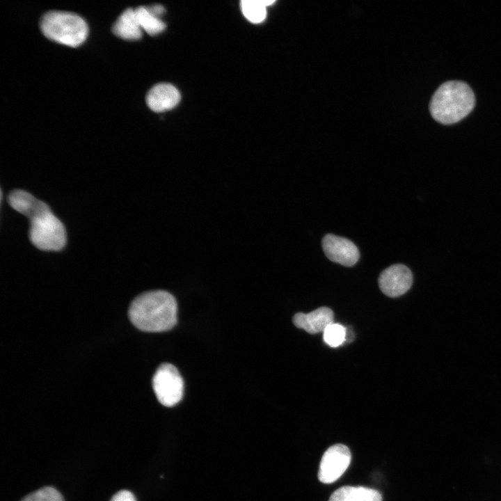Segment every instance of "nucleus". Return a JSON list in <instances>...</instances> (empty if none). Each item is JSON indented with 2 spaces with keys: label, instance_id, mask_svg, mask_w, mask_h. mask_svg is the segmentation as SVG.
I'll list each match as a JSON object with an SVG mask.
<instances>
[{
  "label": "nucleus",
  "instance_id": "obj_1",
  "mask_svg": "<svg viewBox=\"0 0 501 501\" xmlns=\"http://www.w3.org/2000/svg\"><path fill=\"white\" fill-rule=\"evenodd\" d=\"M10 205L29 218V238L43 250H59L66 243V232L62 222L49 206L23 190H14L8 196Z\"/></svg>",
  "mask_w": 501,
  "mask_h": 501
},
{
  "label": "nucleus",
  "instance_id": "obj_2",
  "mask_svg": "<svg viewBox=\"0 0 501 501\" xmlns=\"http://www.w3.org/2000/svg\"><path fill=\"white\" fill-rule=\"evenodd\" d=\"M177 305L175 297L164 290L144 292L131 303L129 320L138 329L145 332H163L177 323Z\"/></svg>",
  "mask_w": 501,
  "mask_h": 501
},
{
  "label": "nucleus",
  "instance_id": "obj_3",
  "mask_svg": "<svg viewBox=\"0 0 501 501\" xmlns=\"http://www.w3.org/2000/svg\"><path fill=\"white\" fill-rule=\"evenodd\" d=\"M475 99L470 87L460 81L440 85L433 95L429 109L438 122L450 125L465 118L473 109Z\"/></svg>",
  "mask_w": 501,
  "mask_h": 501
},
{
  "label": "nucleus",
  "instance_id": "obj_4",
  "mask_svg": "<svg viewBox=\"0 0 501 501\" xmlns=\"http://www.w3.org/2000/svg\"><path fill=\"white\" fill-rule=\"evenodd\" d=\"M40 25L47 38L72 47L82 44L88 32L84 19L70 12L49 11L42 17Z\"/></svg>",
  "mask_w": 501,
  "mask_h": 501
},
{
  "label": "nucleus",
  "instance_id": "obj_5",
  "mask_svg": "<svg viewBox=\"0 0 501 501\" xmlns=\"http://www.w3.org/2000/svg\"><path fill=\"white\" fill-rule=\"evenodd\" d=\"M152 388L158 401L165 406H173L182 398L183 379L172 364L163 363L152 378Z\"/></svg>",
  "mask_w": 501,
  "mask_h": 501
},
{
  "label": "nucleus",
  "instance_id": "obj_6",
  "mask_svg": "<svg viewBox=\"0 0 501 501\" xmlns=\"http://www.w3.org/2000/svg\"><path fill=\"white\" fill-rule=\"evenodd\" d=\"M351 459L349 449L344 445L331 446L323 454L318 472L319 480L324 484L336 481L349 467Z\"/></svg>",
  "mask_w": 501,
  "mask_h": 501
},
{
  "label": "nucleus",
  "instance_id": "obj_7",
  "mask_svg": "<svg viewBox=\"0 0 501 501\" xmlns=\"http://www.w3.org/2000/svg\"><path fill=\"white\" fill-rule=\"evenodd\" d=\"M381 292L392 298L405 294L411 287L413 275L411 270L402 264H395L384 269L379 277Z\"/></svg>",
  "mask_w": 501,
  "mask_h": 501
},
{
  "label": "nucleus",
  "instance_id": "obj_8",
  "mask_svg": "<svg viewBox=\"0 0 501 501\" xmlns=\"http://www.w3.org/2000/svg\"><path fill=\"white\" fill-rule=\"evenodd\" d=\"M326 257L346 267L354 265L360 257L357 246L349 239L333 234H326L321 241Z\"/></svg>",
  "mask_w": 501,
  "mask_h": 501
},
{
  "label": "nucleus",
  "instance_id": "obj_9",
  "mask_svg": "<svg viewBox=\"0 0 501 501\" xmlns=\"http://www.w3.org/2000/svg\"><path fill=\"white\" fill-rule=\"evenodd\" d=\"M180 100L178 90L170 84H158L148 93L146 103L154 112H162L174 108Z\"/></svg>",
  "mask_w": 501,
  "mask_h": 501
},
{
  "label": "nucleus",
  "instance_id": "obj_10",
  "mask_svg": "<svg viewBox=\"0 0 501 501\" xmlns=\"http://www.w3.org/2000/svg\"><path fill=\"white\" fill-rule=\"evenodd\" d=\"M334 315L327 307L319 308L308 314L296 313L293 317L294 324L310 334L324 332L326 328L333 323Z\"/></svg>",
  "mask_w": 501,
  "mask_h": 501
},
{
  "label": "nucleus",
  "instance_id": "obj_11",
  "mask_svg": "<svg viewBox=\"0 0 501 501\" xmlns=\"http://www.w3.org/2000/svg\"><path fill=\"white\" fill-rule=\"evenodd\" d=\"M112 31L113 33L125 40H138L142 36V29L138 24L135 10L127 8L124 10L115 22Z\"/></svg>",
  "mask_w": 501,
  "mask_h": 501
},
{
  "label": "nucleus",
  "instance_id": "obj_12",
  "mask_svg": "<svg viewBox=\"0 0 501 501\" xmlns=\"http://www.w3.org/2000/svg\"><path fill=\"white\" fill-rule=\"evenodd\" d=\"M328 501H382V497L373 488L346 486L333 492Z\"/></svg>",
  "mask_w": 501,
  "mask_h": 501
},
{
  "label": "nucleus",
  "instance_id": "obj_13",
  "mask_svg": "<svg viewBox=\"0 0 501 501\" xmlns=\"http://www.w3.org/2000/svg\"><path fill=\"white\" fill-rule=\"evenodd\" d=\"M273 0H243L241 8L244 17L250 22L260 23L266 17L267 6L273 4Z\"/></svg>",
  "mask_w": 501,
  "mask_h": 501
},
{
  "label": "nucleus",
  "instance_id": "obj_14",
  "mask_svg": "<svg viewBox=\"0 0 501 501\" xmlns=\"http://www.w3.org/2000/svg\"><path fill=\"white\" fill-rule=\"evenodd\" d=\"M134 10L141 29L145 31L149 35H156L164 30L165 24L148 7L139 6Z\"/></svg>",
  "mask_w": 501,
  "mask_h": 501
},
{
  "label": "nucleus",
  "instance_id": "obj_15",
  "mask_svg": "<svg viewBox=\"0 0 501 501\" xmlns=\"http://www.w3.org/2000/svg\"><path fill=\"white\" fill-rule=\"evenodd\" d=\"M346 329L339 324L333 323L328 326L323 332L324 342L332 347L341 345L345 340Z\"/></svg>",
  "mask_w": 501,
  "mask_h": 501
},
{
  "label": "nucleus",
  "instance_id": "obj_16",
  "mask_svg": "<svg viewBox=\"0 0 501 501\" xmlns=\"http://www.w3.org/2000/svg\"><path fill=\"white\" fill-rule=\"evenodd\" d=\"M21 501H65L63 495L56 488L46 486L24 497Z\"/></svg>",
  "mask_w": 501,
  "mask_h": 501
},
{
  "label": "nucleus",
  "instance_id": "obj_17",
  "mask_svg": "<svg viewBox=\"0 0 501 501\" xmlns=\"http://www.w3.org/2000/svg\"><path fill=\"white\" fill-rule=\"evenodd\" d=\"M110 501H136V500L132 493L122 490L116 493Z\"/></svg>",
  "mask_w": 501,
  "mask_h": 501
},
{
  "label": "nucleus",
  "instance_id": "obj_18",
  "mask_svg": "<svg viewBox=\"0 0 501 501\" xmlns=\"http://www.w3.org/2000/svg\"><path fill=\"white\" fill-rule=\"evenodd\" d=\"M148 8L153 14H154L157 17L161 15L164 12V8L161 5H154Z\"/></svg>",
  "mask_w": 501,
  "mask_h": 501
}]
</instances>
